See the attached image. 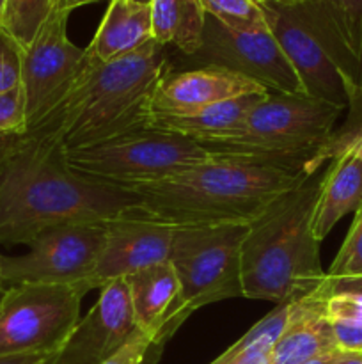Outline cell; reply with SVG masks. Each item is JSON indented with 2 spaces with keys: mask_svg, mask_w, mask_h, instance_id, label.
Wrapping results in <instances>:
<instances>
[{
  "mask_svg": "<svg viewBox=\"0 0 362 364\" xmlns=\"http://www.w3.org/2000/svg\"><path fill=\"white\" fill-rule=\"evenodd\" d=\"M137 206L133 192L67 169L59 146L32 134L0 137V244L31 245L53 228L109 223Z\"/></svg>",
  "mask_w": 362,
  "mask_h": 364,
  "instance_id": "obj_1",
  "label": "cell"
},
{
  "mask_svg": "<svg viewBox=\"0 0 362 364\" xmlns=\"http://www.w3.org/2000/svg\"><path fill=\"white\" fill-rule=\"evenodd\" d=\"M170 70L165 46L155 39L110 63H99L89 53V64L77 87L27 134L66 151L146 130L155 117L153 92Z\"/></svg>",
  "mask_w": 362,
  "mask_h": 364,
  "instance_id": "obj_2",
  "label": "cell"
},
{
  "mask_svg": "<svg viewBox=\"0 0 362 364\" xmlns=\"http://www.w3.org/2000/svg\"><path fill=\"white\" fill-rule=\"evenodd\" d=\"M305 174L243 156L213 155L172 178L135 188L137 215L172 228L251 224Z\"/></svg>",
  "mask_w": 362,
  "mask_h": 364,
  "instance_id": "obj_3",
  "label": "cell"
},
{
  "mask_svg": "<svg viewBox=\"0 0 362 364\" xmlns=\"http://www.w3.org/2000/svg\"><path fill=\"white\" fill-rule=\"evenodd\" d=\"M323 173L302 180L252 220L241 242L245 299L280 304L318 288L325 279L312 217Z\"/></svg>",
  "mask_w": 362,
  "mask_h": 364,
  "instance_id": "obj_4",
  "label": "cell"
},
{
  "mask_svg": "<svg viewBox=\"0 0 362 364\" xmlns=\"http://www.w3.org/2000/svg\"><path fill=\"white\" fill-rule=\"evenodd\" d=\"M343 110L309 96L270 91L252 107L236 134L202 148L212 155L263 160L295 174L312 176L309 173L312 159L334 134Z\"/></svg>",
  "mask_w": 362,
  "mask_h": 364,
  "instance_id": "obj_5",
  "label": "cell"
},
{
  "mask_svg": "<svg viewBox=\"0 0 362 364\" xmlns=\"http://www.w3.org/2000/svg\"><path fill=\"white\" fill-rule=\"evenodd\" d=\"M247 228L248 224L174 228L169 259L180 281V295L153 340L148 359L153 354L158 358L163 345L202 306L243 297L241 242Z\"/></svg>",
  "mask_w": 362,
  "mask_h": 364,
  "instance_id": "obj_6",
  "label": "cell"
},
{
  "mask_svg": "<svg viewBox=\"0 0 362 364\" xmlns=\"http://www.w3.org/2000/svg\"><path fill=\"white\" fill-rule=\"evenodd\" d=\"M212 156L192 139L156 128L62 151L67 169L80 178L128 192L185 173Z\"/></svg>",
  "mask_w": 362,
  "mask_h": 364,
  "instance_id": "obj_7",
  "label": "cell"
},
{
  "mask_svg": "<svg viewBox=\"0 0 362 364\" xmlns=\"http://www.w3.org/2000/svg\"><path fill=\"white\" fill-rule=\"evenodd\" d=\"M82 299L73 284L6 288L0 299V355L59 352L80 320Z\"/></svg>",
  "mask_w": 362,
  "mask_h": 364,
  "instance_id": "obj_8",
  "label": "cell"
},
{
  "mask_svg": "<svg viewBox=\"0 0 362 364\" xmlns=\"http://www.w3.org/2000/svg\"><path fill=\"white\" fill-rule=\"evenodd\" d=\"M67 18L70 13L53 9L21 53L27 132L41 124L71 95L89 64L87 50L67 38Z\"/></svg>",
  "mask_w": 362,
  "mask_h": 364,
  "instance_id": "obj_9",
  "label": "cell"
},
{
  "mask_svg": "<svg viewBox=\"0 0 362 364\" xmlns=\"http://www.w3.org/2000/svg\"><path fill=\"white\" fill-rule=\"evenodd\" d=\"M183 57L192 70L222 68L243 75L272 92L307 96L268 25L258 31H233L206 14L201 46L192 55Z\"/></svg>",
  "mask_w": 362,
  "mask_h": 364,
  "instance_id": "obj_10",
  "label": "cell"
},
{
  "mask_svg": "<svg viewBox=\"0 0 362 364\" xmlns=\"http://www.w3.org/2000/svg\"><path fill=\"white\" fill-rule=\"evenodd\" d=\"M105 224H66L45 231L28 245L27 255L2 256L4 283L73 284L84 294L82 287L98 259Z\"/></svg>",
  "mask_w": 362,
  "mask_h": 364,
  "instance_id": "obj_11",
  "label": "cell"
},
{
  "mask_svg": "<svg viewBox=\"0 0 362 364\" xmlns=\"http://www.w3.org/2000/svg\"><path fill=\"white\" fill-rule=\"evenodd\" d=\"M135 210L105 224L98 259L82 287L84 294L102 290L146 267L169 262L174 228L137 215Z\"/></svg>",
  "mask_w": 362,
  "mask_h": 364,
  "instance_id": "obj_12",
  "label": "cell"
},
{
  "mask_svg": "<svg viewBox=\"0 0 362 364\" xmlns=\"http://www.w3.org/2000/svg\"><path fill=\"white\" fill-rule=\"evenodd\" d=\"M259 4H261L270 32L277 39L284 55L287 57L295 73L300 78L305 95L309 98L346 109L350 102L346 82L343 80L318 39L298 16L295 7L272 2Z\"/></svg>",
  "mask_w": 362,
  "mask_h": 364,
  "instance_id": "obj_13",
  "label": "cell"
},
{
  "mask_svg": "<svg viewBox=\"0 0 362 364\" xmlns=\"http://www.w3.org/2000/svg\"><path fill=\"white\" fill-rule=\"evenodd\" d=\"M137 329L126 281H114L102 288L98 302L78 320L53 364H102Z\"/></svg>",
  "mask_w": 362,
  "mask_h": 364,
  "instance_id": "obj_14",
  "label": "cell"
},
{
  "mask_svg": "<svg viewBox=\"0 0 362 364\" xmlns=\"http://www.w3.org/2000/svg\"><path fill=\"white\" fill-rule=\"evenodd\" d=\"M268 89L258 82L222 70L206 66L187 71L165 73L156 84L151 98L155 117L192 116L216 103L229 102L247 95H268Z\"/></svg>",
  "mask_w": 362,
  "mask_h": 364,
  "instance_id": "obj_15",
  "label": "cell"
},
{
  "mask_svg": "<svg viewBox=\"0 0 362 364\" xmlns=\"http://www.w3.org/2000/svg\"><path fill=\"white\" fill-rule=\"evenodd\" d=\"M337 68L350 96L362 89V0H305L295 7Z\"/></svg>",
  "mask_w": 362,
  "mask_h": 364,
  "instance_id": "obj_16",
  "label": "cell"
},
{
  "mask_svg": "<svg viewBox=\"0 0 362 364\" xmlns=\"http://www.w3.org/2000/svg\"><path fill=\"white\" fill-rule=\"evenodd\" d=\"M327 299L319 284L295 297L286 327L273 343L268 364H304L319 354L339 348L327 316Z\"/></svg>",
  "mask_w": 362,
  "mask_h": 364,
  "instance_id": "obj_17",
  "label": "cell"
},
{
  "mask_svg": "<svg viewBox=\"0 0 362 364\" xmlns=\"http://www.w3.org/2000/svg\"><path fill=\"white\" fill-rule=\"evenodd\" d=\"M362 203V153L348 148L332 160L323 173L318 201L312 217V233L323 242L344 215L353 212Z\"/></svg>",
  "mask_w": 362,
  "mask_h": 364,
  "instance_id": "obj_18",
  "label": "cell"
},
{
  "mask_svg": "<svg viewBox=\"0 0 362 364\" xmlns=\"http://www.w3.org/2000/svg\"><path fill=\"white\" fill-rule=\"evenodd\" d=\"M151 39V6H138L130 0H110L87 52L99 63H110L137 52Z\"/></svg>",
  "mask_w": 362,
  "mask_h": 364,
  "instance_id": "obj_19",
  "label": "cell"
},
{
  "mask_svg": "<svg viewBox=\"0 0 362 364\" xmlns=\"http://www.w3.org/2000/svg\"><path fill=\"white\" fill-rule=\"evenodd\" d=\"M130 290L137 327L155 340L180 295V281L172 263L162 262L124 277Z\"/></svg>",
  "mask_w": 362,
  "mask_h": 364,
  "instance_id": "obj_20",
  "label": "cell"
},
{
  "mask_svg": "<svg viewBox=\"0 0 362 364\" xmlns=\"http://www.w3.org/2000/svg\"><path fill=\"white\" fill-rule=\"evenodd\" d=\"M265 96L266 95L241 96L229 102L216 103L192 116L153 117L149 128L183 135L201 146L216 144L236 134L252 107L261 102Z\"/></svg>",
  "mask_w": 362,
  "mask_h": 364,
  "instance_id": "obj_21",
  "label": "cell"
},
{
  "mask_svg": "<svg viewBox=\"0 0 362 364\" xmlns=\"http://www.w3.org/2000/svg\"><path fill=\"white\" fill-rule=\"evenodd\" d=\"M153 39L162 46H176L192 55L202 43L206 11L201 0H153Z\"/></svg>",
  "mask_w": 362,
  "mask_h": 364,
  "instance_id": "obj_22",
  "label": "cell"
},
{
  "mask_svg": "<svg viewBox=\"0 0 362 364\" xmlns=\"http://www.w3.org/2000/svg\"><path fill=\"white\" fill-rule=\"evenodd\" d=\"M295 297L280 302L265 318L252 326L240 340L209 364H268L273 343L286 327Z\"/></svg>",
  "mask_w": 362,
  "mask_h": 364,
  "instance_id": "obj_23",
  "label": "cell"
},
{
  "mask_svg": "<svg viewBox=\"0 0 362 364\" xmlns=\"http://www.w3.org/2000/svg\"><path fill=\"white\" fill-rule=\"evenodd\" d=\"M57 0H7L2 28L21 46L27 48L43 27Z\"/></svg>",
  "mask_w": 362,
  "mask_h": 364,
  "instance_id": "obj_24",
  "label": "cell"
},
{
  "mask_svg": "<svg viewBox=\"0 0 362 364\" xmlns=\"http://www.w3.org/2000/svg\"><path fill=\"white\" fill-rule=\"evenodd\" d=\"M206 14L233 31H258L266 27L258 0H201Z\"/></svg>",
  "mask_w": 362,
  "mask_h": 364,
  "instance_id": "obj_25",
  "label": "cell"
},
{
  "mask_svg": "<svg viewBox=\"0 0 362 364\" xmlns=\"http://www.w3.org/2000/svg\"><path fill=\"white\" fill-rule=\"evenodd\" d=\"M358 276H362V203L355 210L350 231H348L336 259L327 272V277H330V279Z\"/></svg>",
  "mask_w": 362,
  "mask_h": 364,
  "instance_id": "obj_26",
  "label": "cell"
},
{
  "mask_svg": "<svg viewBox=\"0 0 362 364\" xmlns=\"http://www.w3.org/2000/svg\"><path fill=\"white\" fill-rule=\"evenodd\" d=\"M27 109L21 84L18 87L0 92V137L27 134Z\"/></svg>",
  "mask_w": 362,
  "mask_h": 364,
  "instance_id": "obj_27",
  "label": "cell"
},
{
  "mask_svg": "<svg viewBox=\"0 0 362 364\" xmlns=\"http://www.w3.org/2000/svg\"><path fill=\"white\" fill-rule=\"evenodd\" d=\"M21 53L23 48L0 27V92L21 84Z\"/></svg>",
  "mask_w": 362,
  "mask_h": 364,
  "instance_id": "obj_28",
  "label": "cell"
},
{
  "mask_svg": "<svg viewBox=\"0 0 362 364\" xmlns=\"http://www.w3.org/2000/svg\"><path fill=\"white\" fill-rule=\"evenodd\" d=\"M153 338L142 333L141 329L135 331L133 336L102 364H146L148 361L149 348H151Z\"/></svg>",
  "mask_w": 362,
  "mask_h": 364,
  "instance_id": "obj_29",
  "label": "cell"
},
{
  "mask_svg": "<svg viewBox=\"0 0 362 364\" xmlns=\"http://www.w3.org/2000/svg\"><path fill=\"white\" fill-rule=\"evenodd\" d=\"M327 316L329 320L362 323V299L351 295H330L327 299Z\"/></svg>",
  "mask_w": 362,
  "mask_h": 364,
  "instance_id": "obj_30",
  "label": "cell"
},
{
  "mask_svg": "<svg viewBox=\"0 0 362 364\" xmlns=\"http://www.w3.org/2000/svg\"><path fill=\"white\" fill-rule=\"evenodd\" d=\"M330 323L341 350L362 352V323L343 322V320H330Z\"/></svg>",
  "mask_w": 362,
  "mask_h": 364,
  "instance_id": "obj_31",
  "label": "cell"
},
{
  "mask_svg": "<svg viewBox=\"0 0 362 364\" xmlns=\"http://www.w3.org/2000/svg\"><path fill=\"white\" fill-rule=\"evenodd\" d=\"M322 287L329 297L330 295H351V297L362 299V276L343 277V279H330L325 276Z\"/></svg>",
  "mask_w": 362,
  "mask_h": 364,
  "instance_id": "obj_32",
  "label": "cell"
},
{
  "mask_svg": "<svg viewBox=\"0 0 362 364\" xmlns=\"http://www.w3.org/2000/svg\"><path fill=\"white\" fill-rule=\"evenodd\" d=\"M57 352L53 354H16L0 355V364H53Z\"/></svg>",
  "mask_w": 362,
  "mask_h": 364,
  "instance_id": "obj_33",
  "label": "cell"
},
{
  "mask_svg": "<svg viewBox=\"0 0 362 364\" xmlns=\"http://www.w3.org/2000/svg\"><path fill=\"white\" fill-rule=\"evenodd\" d=\"M96 2H105V0H57L55 9L71 13V11L77 9V7L89 6V4H96ZM109 2H110V0H109Z\"/></svg>",
  "mask_w": 362,
  "mask_h": 364,
  "instance_id": "obj_34",
  "label": "cell"
},
{
  "mask_svg": "<svg viewBox=\"0 0 362 364\" xmlns=\"http://www.w3.org/2000/svg\"><path fill=\"white\" fill-rule=\"evenodd\" d=\"M339 354H341V348H334V350L325 352V354H319L316 355V358L309 359V361H305L304 364H334L337 361V358H339Z\"/></svg>",
  "mask_w": 362,
  "mask_h": 364,
  "instance_id": "obj_35",
  "label": "cell"
},
{
  "mask_svg": "<svg viewBox=\"0 0 362 364\" xmlns=\"http://www.w3.org/2000/svg\"><path fill=\"white\" fill-rule=\"evenodd\" d=\"M334 364H362V352L341 350L339 358Z\"/></svg>",
  "mask_w": 362,
  "mask_h": 364,
  "instance_id": "obj_36",
  "label": "cell"
},
{
  "mask_svg": "<svg viewBox=\"0 0 362 364\" xmlns=\"http://www.w3.org/2000/svg\"><path fill=\"white\" fill-rule=\"evenodd\" d=\"M261 2H272V4H279V6L297 7V6H302L305 0H261Z\"/></svg>",
  "mask_w": 362,
  "mask_h": 364,
  "instance_id": "obj_37",
  "label": "cell"
},
{
  "mask_svg": "<svg viewBox=\"0 0 362 364\" xmlns=\"http://www.w3.org/2000/svg\"><path fill=\"white\" fill-rule=\"evenodd\" d=\"M4 291H6V283H4V276H2V256H0V299H2Z\"/></svg>",
  "mask_w": 362,
  "mask_h": 364,
  "instance_id": "obj_38",
  "label": "cell"
},
{
  "mask_svg": "<svg viewBox=\"0 0 362 364\" xmlns=\"http://www.w3.org/2000/svg\"><path fill=\"white\" fill-rule=\"evenodd\" d=\"M6 6H7V0H0V27H2V20H4V13H6Z\"/></svg>",
  "mask_w": 362,
  "mask_h": 364,
  "instance_id": "obj_39",
  "label": "cell"
},
{
  "mask_svg": "<svg viewBox=\"0 0 362 364\" xmlns=\"http://www.w3.org/2000/svg\"><path fill=\"white\" fill-rule=\"evenodd\" d=\"M130 2L138 4V6H151L153 0H130Z\"/></svg>",
  "mask_w": 362,
  "mask_h": 364,
  "instance_id": "obj_40",
  "label": "cell"
},
{
  "mask_svg": "<svg viewBox=\"0 0 362 364\" xmlns=\"http://www.w3.org/2000/svg\"><path fill=\"white\" fill-rule=\"evenodd\" d=\"M258 2H261V0H258Z\"/></svg>",
  "mask_w": 362,
  "mask_h": 364,
  "instance_id": "obj_41",
  "label": "cell"
}]
</instances>
